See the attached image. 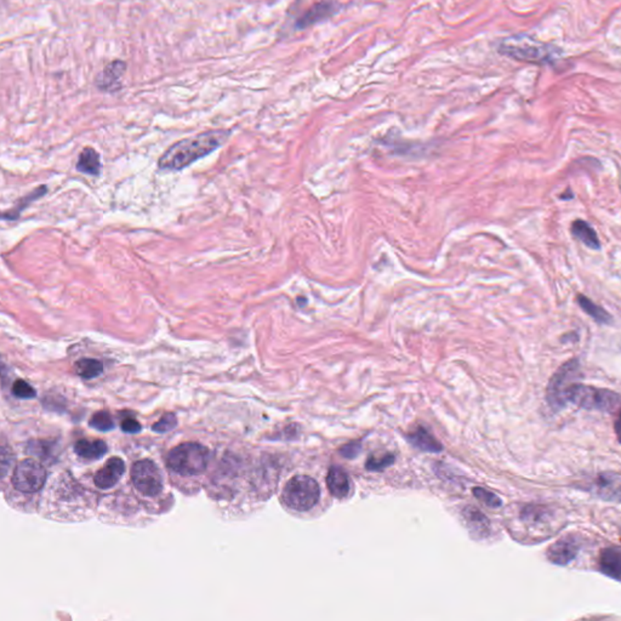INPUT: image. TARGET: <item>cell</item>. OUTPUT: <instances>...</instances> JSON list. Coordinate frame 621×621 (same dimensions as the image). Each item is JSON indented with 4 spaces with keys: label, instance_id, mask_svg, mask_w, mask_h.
<instances>
[{
    "label": "cell",
    "instance_id": "1",
    "mask_svg": "<svg viewBox=\"0 0 621 621\" xmlns=\"http://www.w3.org/2000/svg\"><path fill=\"white\" fill-rule=\"evenodd\" d=\"M229 130H210L185 138L173 145L159 159V168L178 171L221 147L229 138Z\"/></svg>",
    "mask_w": 621,
    "mask_h": 621
},
{
    "label": "cell",
    "instance_id": "2",
    "mask_svg": "<svg viewBox=\"0 0 621 621\" xmlns=\"http://www.w3.org/2000/svg\"><path fill=\"white\" fill-rule=\"evenodd\" d=\"M209 461V449L203 444L194 442L180 444L171 449L167 456L169 469L186 477L203 474Z\"/></svg>",
    "mask_w": 621,
    "mask_h": 621
},
{
    "label": "cell",
    "instance_id": "3",
    "mask_svg": "<svg viewBox=\"0 0 621 621\" xmlns=\"http://www.w3.org/2000/svg\"><path fill=\"white\" fill-rule=\"evenodd\" d=\"M499 51L503 55L512 57L514 60L540 65L552 62L557 56V50L554 46L525 34L511 36L503 41V44L499 46Z\"/></svg>",
    "mask_w": 621,
    "mask_h": 621
},
{
    "label": "cell",
    "instance_id": "4",
    "mask_svg": "<svg viewBox=\"0 0 621 621\" xmlns=\"http://www.w3.org/2000/svg\"><path fill=\"white\" fill-rule=\"evenodd\" d=\"M562 399L565 406L567 403H573L579 407L600 412H614L621 404L619 394L604 388L585 386L580 383L567 387Z\"/></svg>",
    "mask_w": 621,
    "mask_h": 621
},
{
    "label": "cell",
    "instance_id": "5",
    "mask_svg": "<svg viewBox=\"0 0 621 621\" xmlns=\"http://www.w3.org/2000/svg\"><path fill=\"white\" fill-rule=\"evenodd\" d=\"M321 498L319 484L310 476H295L283 489V501L291 509L305 512L315 507Z\"/></svg>",
    "mask_w": 621,
    "mask_h": 621
},
{
    "label": "cell",
    "instance_id": "6",
    "mask_svg": "<svg viewBox=\"0 0 621 621\" xmlns=\"http://www.w3.org/2000/svg\"><path fill=\"white\" fill-rule=\"evenodd\" d=\"M46 477L45 467L41 463H36L33 459H25L16 466L11 482L20 493L33 494L43 488Z\"/></svg>",
    "mask_w": 621,
    "mask_h": 621
},
{
    "label": "cell",
    "instance_id": "7",
    "mask_svg": "<svg viewBox=\"0 0 621 621\" xmlns=\"http://www.w3.org/2000/svg\"><path fill=\"white\" fill-rule=\"evenodd\" d=\"M131 481L138 493L154 498L163 492V476L152 460L143 459L134 463Z\"/></svg>",
    "mask_w": 621,
    "mask_h": 621
},
{
    "label": "cell",
    "instance_id": "8",
    "mask_svg": "<svg viewBox=\"0 0 621 621\" xmlns=\"http://www.w3.org/2000/svg\"><path fill=\"white\" fill-rule=\"evenodd\" d=\"M578 369H579V361H568L554 375L550 385H549V391H547V399L552 407H565L562 396H563L565 388L569 386L568 382L571 381V377H574Z\"/></svg>",
    "mask_w": 621,
    "mask_h": 621
},
{
    "label": "cell",
    "instance_id": "9",
    "mask_svg": "<svg viewBox=\"0 0 621 621\" xmlns=\"http://www.w3.org/2000/svg\"><path fill=\"white\" fill-rule=\"evenodd\" d=\"M127 71V63L122 60L109 62L96 76L97 89L103 92H117L122 89V78Z\"/></svg>",
    "mask_w": 621,
    "mask_h": 621
},
{
    "label": "cell",
    "instance_id": "10",
    "mask_svg": "<svg viewBox=\"0 0 621 621\" xmlns=\"http://www.w3.org/2000/svg\"><path fill=\"white\" fill-rule=\"evenodd\" d=\"M339 4L333 0H323L310 6L296 21L297 30H306L310 25H317L322 21L328 20L339 11Z\"/></svg>",
    "mask_w": 621,
    "mask_h": 621
},
{
    "label": "cell",
    "instance_id": "11",
    "mask_svg": "<svg viewBox=\"0 0 621 621\" xmlns=\"http://www.w3.org/2000/svg\"><path fill=\"white\" fill-rule=\"evenodd\" d=\"M580 550V541L573 535H567L557 540L547 550L549 560L557 565H567L576 558Z\"/></svg>",
    "mask_w": 621,
    "mask_h": 621
},
{
    "label": "cell",
    "instance_id": "12",
    "mask_svg": "<svg viewBox=\"0 0 621 621\" xmlns=\"http://www.w3.org/2000/svg\"><path fill=\"white\" fill-rule=\"evenodd\" d=\"M125 472V463L122 459L111 458L101 470L97 471L94 482L100 489L113 488Z\"/></svg>",
    "mask_w": 621,
    "mask_h": 621
},
{
    "label": "cell",
    "instance_id": "13",
    "mask_svg": "<svg viewBox=\"0 0 621 621\" xmlns=\"http://www.w3.org/2000/svg\"><path fill=\"white\" fill-rule=\"evenodd\" d=\"M592 492L601 499L621 504V477L614 474H601L597 477Z\"/></svg>",
    "mask_w": 621,
    "mask_h": 621
},
{
    "label": "cell",
    "instance_id": "14",
    "mask_svg": "<svg viewBox=\"0 0 621 621\" xmlns=\"http://www.w3.org/2000/svg\"><path fill=\"white\" fill-rule=\"evenodd\" d=\"M326 484H328V489L331 495L337 499H342L347 496L351 489L348 474H346L345 470H342L339 466L330 467L328 476H326Z\"/></svg>",
    "mask_w": 621,
    "mask_h": 621
},
{
    "label": "cell",
    "instance_id": "15",
    "mask_svg": "<svg viewBox=\"0 0 621 621\" xmlns=\"http://www.w3.org/2000/svg\"><path fill=\"white\" fill-rule=\"evenodd\" d=\"M107 444L103 441H87V439H81L74 444V453L79 458L87 459V460H97L101 459L105 454L107 453Z\"/></svg>",
    "mask_w": 621,
    "mask_h": 621
},
{
    "label": "cell",
    "instance_id": "16",
    "mask_svg": "<svg viewBox=\"0 0 621 621\" xmlns=\"http://www.w3.org/2000/svg\"><path fill=\"white\" fill-rule=\"evenodd\" d=\"M76 170L87 175L92 176H97L101 171V158L100 154L97 153L92 147H85L83 149L78 163H76Z\"/></svg>",
    "mask_w": 621,
    "mask_h": 621
},
{
    "label": "cell",
    "instance_id": "17",
    "mask_svg": "<svg viewBox=\"0 0 621 621\" xmlns=\"http://www.w3.org/2000/svg\"><path fill=\"white\" fill-rule=\"evenodd\" d=\"M571 235L576 240H580L582 244H585L590 249H600L601 243L597 237L596 231L591 227L590 224L582 220H576L571 224Z\"/></svg>",
    "mask_w": 621,
    "mask_h": 621
},
{
    "label": "cell",
    "instance_id": "18",
    "mask_svg": "<svg viewBox=\"0 0 621 621\" xmlns=\"http://www.w3.org/2000/svg\"><path fill=\"white\" fill-rule=\"evenodd\" d=\"M409 441L412 445H415L417 448L423 450V452H428V453H438L442 450V444L438 442L436 438L433 437L431 433L428 432L426 428H420L409 434Z\"/></svg>",
    "mask_w": 621,
    "mask_h": 621
},
{
    "label": "cell",
    "instance_id": "19",
    "mask_svg": "<svg viewBox=\"0 0 621 621\" xmlns=\"http://www.w3.org/2000/svg\"><path fill=\"white\" fill-rule=\"evenodd\" d=\"M602 571L607 576H613L615 579L621 578V551L619 549L609 547L602 552L600 560Z\"/></svg>",
    "mask_w": 621,
    "mask_h": 621
},
{
    "label": "cell",
    "instance_id": "20",
    "mask_svg": "<svg viewBox=\"0 0 621 621\" xmlns=\"http://www.w3.org/2000/svg\"><path fill=\"white\" fill-rule=\"evenodd\" d=\"M76 372L83 379L92 380L103 372V363L95 358H82L76 363Z\"/></svg>",
    "mask_w": 621,
    "mask_h": 621
},
{
    "label": "cell",
    "instance_id": "21",
    "mask_svg": "<svg viewBox=\"0 0 621 621\" xmlns=\"http://www.w3.org/2000/svg\"><path fill=\"white\" fill-rule=\"evenodd\" d=\"M48 192V189H46V186H41V187H38V189H34L32 193L27 194L25 197L23 198H21L19 200V203L16 204L15 207L12 208V209L9 210V211H6L3 214V219L4 220H17L19 219V216L22 214V211L32 203V202H34L36 199L41 198L43 197L44 194Z\"/></svg>",
    "mask_w": 621,
    "mask_h": 621
},
{
    "label": "cell",
    "instance_id": "22",
    "mask_svg": "<svg viewBox=\"0 0 621 621\" xmlns=\"http://www.w3.org/2000/svg\"><path fill=\"white\" fill-rule=\"evenodd\" d=\"M578 302L580 305L581 310H585L586 313L591 318H593L597 323H601V324L611 323V318L609 316V313L606 310H603L600 306L596 305L595 302H592L590 299H587L586 296H578Z\"/></svg>",
    "mask_w": 621,
    "mask_h": 621
},
{
    "label": "cell",
    "instance_id": "23",
    "mask_svg": "<svg viewBox=\"0 0 621 621\" xmlns=\"http://www.w3.org/2000/svg\"><path fill=\"white\" fill-rule=\"evenodd\" d=\"M465 516L467 518V522L472 527V529L477 530L482 534H485L488 531V520L485 518V516L482 512H479L478 509H467V511L465 512Z\"/></svg>",
    "mask_w": 621,
    "mask_h": 621
},
{
    "label": "cell",
    "instance_id": "24",
    "mask_svg": "<svg viewBox=\"0 0 621 621\" xmlns=\"http://www.w3.org/2000/svg\"><path fill=\"white\" fill-rule=\"evenodd\" d=\"M89 425L92 428L97 430V431H101V432L112 431L114 426H116L111 414L107 412H98L96 414H94L92 418L90 419V421H89Z\"/></svg>",
    "mask_w": 621,
    "mask_h": 621
},
{
    "label": "cell",
    "instance_id": "25",
    "mask_svg": "<svg viewBox=\"0 0 621 621\" xmlns=\"http://www.w3.org/2000/svg\"><path fill=\"white\" fill-rule=\"evenodd\" d=\"M474 494L482 504L488 506V507H492V509H498L503 505V501H501L499 496L495 495L494 493H492V492H489L487 489L474 488Z\"/></svg>",
    "mask_w": 621,
    "mask_h": 621
},
{
    "label": "cell",
    "instance_id": "26",
    "mask_svg": "<svg viewBox=\"0 0 621 621\" xmlns=\"http://www.w3.org/2000/svg\"><path fill=\"white\" fill-rule=\"evenodd\" d=\"M394 463V456L392 454H383V455H372L368 459L367 469L369 471H380L386 469Z\"/></svg>",
    "mask_w": 621,
    "mask_h": 621
},
{
    "label": "cell",
    "instance_id": "27",
    "mask_svg": "<svg viewBox=\"0 0 621 621\" xmlns=\"http://www.w3.org/2000/svg\"><path fill=\"white\" fill-rule=\"evenodd\" d=\"M12 394L21 399H31L36 396V391L33 387L22 379H19L12 385Z\"/></svg>",
    "mask_w": 621,
    "mask_h": 621
},
{
    "label": "cell",
    "instance_id": "28",
    "mask_svg": "<svg viewBox=\"0 0 621 621\" xmlns=\"http://www.w3.org/2000/svg\"><path fill=\"white\" fill-rule=\"evenodd\" d=\"M178 426V418L173 412L165 414L158 423H154L152 430L157 433H167Z\"/></svg>",
    "mask_w": 621,
    "mask_h": 621
},
{
    "label": "cell",
    "instance_id": "29",
    "mask_svg": "<svg viewBox=\"0 0 621 621\" xmlns=\"http://www.w3.org/2000/svg\"><path fill=\"white\" fill-rule=\"evenodd\" d=\"M361 443L353 442V443L344 445V447L340 449V453H341L342 456H345V458L347 459L356 458L357 455L361 453Z\"/></svg>",
    "mask_w": 621,
    "mask_h": 621
},
{
    "label": "cell",
    "instance_id": "30",
    "mask_svg": "<svg viewBox=\"0 0 621 621\" xmlns=\"http://www.w3.org/2000/svg\"><path fill=\"white\" fill-rule=\"evenodd\" d=\"M120 426H122L123 431L127 433H138L143 430L138 420L131 418L124 419Z\"/></svg>",
    "mask_w": 621,
    "mask_h": 621
},
{
    "label": "cell",
    "instance_id": "31",
    "mask_svg": "<svg viewBox=\"0 0 621 621\" xmlns=\"http://www.w3.org/2000/svg\"><path fill=\"white\" fill-rule=\"evenodd\" d=\"M615 431L616 433H618V437H619L621 442V420H619V421L615 423Z\"/></svg>",
    "mask_w": 621,
    "mask_h": 621
},
{
    "label": "cell",
    "instance_id": "32",
    "mask_svg": "<svg viewBox=\"0 0 621 621\" xmlns=\"http://www.w3.org/2000/svg\"><path fill=\"white\" fill-rule=\"evenodd\" d=\"M620 420H621V415H620Z\"/></svg>",
    "mask_w": 621,
    "mask_h": 621
}]
</instances>
